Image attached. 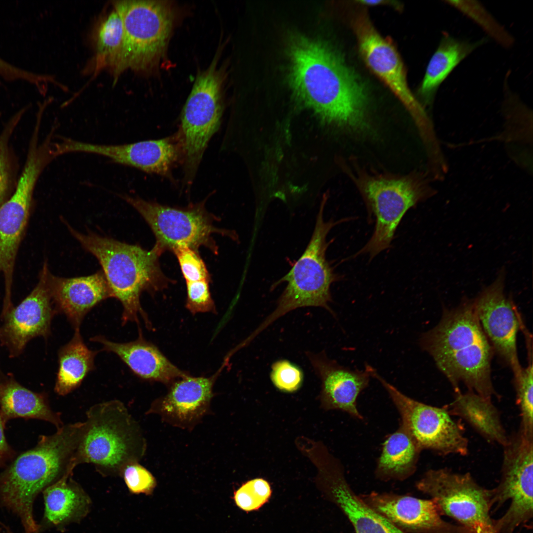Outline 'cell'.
I'll return each mask as SVG.
<instances>
[{"label":"cell","mask_w":533,"mask_h":533,"mask_svg":"<svg viewBox=\"0 0 533 533\" xmlns=\"http://www.w3.org/2000/svg\"><path fill=\"white\" fill-rule=\"evenodd\" d=\"M270 378L279 389L293 392L300 387L303 374L300 368L295 364L286 360H281L272 364Z\"/></svg>","instance_id":"obj_37"},{"label":"cell","mask_w":533,"mask_h":533,"mask_svg":"<svg viewBox=\"0 0 533 533\" xmlns=\"http://www.w3.org/2000/svg\"><path fill=\"white\" fill-rule=\"evenodd\" d=\"M76 465L93 464L103 476H120L128 464L139 462L146 442L138 422L118 400L99 403L86 412Z\"/></svg>","instance_id":"obj_5"},{"label":"cell","mask_w":533,"mask_h":533,"mask_svg":"<svg viewBox=\"0 0 533 533\" xmlns=\"http://www.w3.org/2000/svg\"><path fill=\"white\" fill-rule=\"evenodd\" d=\"M65 224L72 235L101 266L112 297L122 305V324L138 322L139 316L147 323L140 297L144 291H157L167 284L158 264L162 252L155 247L148 251L94 233H81Z\"/></svg>","instance_id":"obj_4"},{"label":"cell","mask_w":533,"mask_h":533,"mask_svg":"<svg viewBox=\"0 0 533 533\" xmlns=\"http://www.w3.org/2000/svg\"><path fill=\"white\" fill-rule=\"evenodd\" d=\"M359 496L405 533H471L460 525L443 520L431 499L375 491Z\"/></svg>","instance_id":"obj_18"},{"label":"cell","mask_w":533,"mask_h":533,"mask_svg":"<svg viewBox=\"0 0 533 533\" xmlns=\"http://www.w3.org/2000/svg\"><path fill=\"white\" fill-rule=\"evenodd\" d=\"M217 376L187 375L179 379L165 396L152 403L146 414H157L174 426L192 430L209 413Z\"/></svg>","instance_id":"obj_20"},{"label":"cell","mask_w":533,"mask_h":533,"mask_svg":"<svg viewBox=\"0 0 533 533\" xmlns=\"http://www.w3.org/2000/svg\"><path fill=\"white\" fill-rule=\"evenodd\" d=\"M370 376L377 380L388 393L398 411L401 425L422 450L441 455L468 454L469 442L464 429L445 407H437L417 401L402 393L372 367Z\"/></svg>","instance_id":"obj_12"},{"label":"cell","mask_w":533,"mask_h":533,"mask_svg":"<svg viewBox=\"0 0 533 533\" xmlns=\"http://www.w3.org/2000/svg\"><path fill=\"white\" fill-rule=\"evenodd\" d=\"M49 285L56 312L63 313L75 329L79 328L93 307L112 297L102 270L89 276L73 278L57 277L50 273Z\"/></svg>","instance_id":"obj_22"},{"label":"cell","mask_w":533,"mask_h":533,"mask_svg":"<svg viewBox=\"0 0 533 533\" xmlns=\"http://www.w3.org/2000/svg\"><path fill=\"white\" fill-rule=\"evenodd\" d=\"M125 33L120 16L114 8L102 20L96 35L94 72L108 69L115 79L124 71Z\"/></svg>","instance_id":"obj_30"},{"label":"cell","mask_w":533,"mask_h":533,"mask_svg":"<svg viewBox=\"0 0 533 533\" xmlns=\"http://www.w3.org/2000/svg\"><path fill=\"white\" fill-rule=\"evenodd\" d=\"M67 473L42 492L44 503V523L62 527L78 522L89 512L91 500L82 487Z\"/></svg>","instance_id":"obj_24"},{"label":"cell","mask_w":533,"mask_h":533,"mask_svg":"<svg viewBox=\"0 0 533 533\" xmlns=\"http://www.w3.org/2000/svg\"><path fill=\"white\" fill-rule=\"evenodd\" d=\"M90 341L100 343L103 351L115 354L141 379L169 383L187 376L141 336L134 341L123 343L109 341L102 336L93 337Z\"/></svg>","instance_id":"obj_23"},{"label":"cell","mask_w":533,"mask_h":533,"mask_svg":"<svg viewBox=\"0 0 533 533\" xmlns=\"http://www.w3.org/2000/svg\"><path fill=\"white\" fill-rule=\"evenodd\" d=\"M272 495L269 483L263 478L250 480L234 493L236 505L246 512L257 511L266 503Z\"/></svg>","instance_id":"obj_34"},{"label":"cell","mask_w":533,"mask_h":533,"mask_svg":"<svg viewBox=\"0 0 533 533\" xmlns=\"http://www.w3.org/2000/svg\"><path fill=\"white\" fill-rule=\"evenodd\" d=\"M287 52L289 84L301 104L327 124L368 130L367 87L340 51L324 40L293 34Z\"/></svg>","instance_id":"obj_1"},{"label":"cell","mask_w":533,"mask_h":533,"mask_svg":"<svg viewBox=\"0 0 533 533\" xmlns=\"http://www.w3.org/2000/svg\"><path fill=\"white\" fill-rule=\"evenodd\" d=\"M5 422L0 410V467L11 461L16 452L8 444L4 434Z\"/></svg>","instance_id":"obj_39"},{"label":"cell","mask_w":533,"mask_h":533,"mask_svg":"<svg viewBox=\"0 0 533 533\" xmlns=\"http://www.w3.org/2000/svg\"><path fill=\"white\" fill-rule=\"evenodd\" d=\"M121 477L131 494L150 495L156 486V480L152 474L139 462L127 465Z\"/></svg>","instance_id":"obj_36"},{"label":"cell","mask_w":533,"mask_h":533,"mask_svg":"<svg viewBox=\"0 0 533 533\" xmlns=\"http://www.w3.org/2000/svg\"><path fill=\"white\" fill-rule=\"evenodd\" d=\"M416 487L431 497L441 516L455 519L471 533H496L491 517L490 489L479 485L470 473L431 469Z\"/></svg>","instance_id":"obj_8"},{"label":"cell","mask_w":533,"mask_h":533,"mask_svg":"<svg viewBox=\"0 0 533 533\" xmlns=\"http://www.w3.org/2000/svg\"><path fill=\"white\" fill-rule=\"evenodd\" d=\"M187 283L186 307L193 314L213 311L215 309L209 286V281Z\"/></svg>","instance_id":"obj_38"},{"label":"cell","mask_w":533,"mask_h":533,"mask_svg":"<svg viewBox=\"0 0 533 533\" xmlns=\"http://www.w3.org/2000/svg\"><path fill=\"white\" fill-rule=\"evenodd\" d=\"M216 60L197 75L182 114L180 135L187 185L192 182L207 144L220 124L224 77Z\"/></svg>","instance_id":"obj_11"},{"label":"cell","mask_w":533,"mask_h":533,"mask_svg":"<svg viewBox=\"0 0 533 533\" xmlns=\"http://www.w3.org/2000/svg\"><path fill=\"white\" fill-rule=\"evenodd\" d=\"M6 376V375L2 372V370L0 368V380L4 379Z\"/></svg>","instance_id":"obj_42"},{"label":"cell","mask_w":533,"mask_h":533,"mask_svg":"<svg viewBox=\"0 0 533 533\" xmlns=\"http://www.w3.org/2000/svg\"><path fill=\"white\" fill-rule=\"evenodd\" d=\"M49 271L44 263L38 283L30 294L16 306L11 305L1 314L0 343L11 357L19 356L32 339H46L57 313L49 285Z\"/></svg>","instance_id":"obj_15"},{"label":"cell","mask_w":533,"mask_h":533,"mask_svg":"<svg viewBox=\"0 0 533 533\" xmlns=\"http://www.w3.org/2000/svg\"><path fill=\"white\" fill-rule=\"evenodd\" d=\"M2 533H13L7 527L2 531Z\"/></svg>","instance_id":"obj_41"},{"label":"cell","mask_w":533,"mask_h":533,"mask_svg":"<svg viewBox=\"0 0 533 533\" xmlns=\"http://www.w3.org/2000/svg\"><path fill=\"white\" fill-rule=\"evenodd\" d=\"M359 51L368 67L402 102L419 124L426 119L424 111L412 93L401 58L391 41L382 37L366 16L354 23Z\"/></svg>","instance_id":"obj_17"},{"label":"cell","mask_w":533,"mask_h":533,"mask_svg":"<svg viewBox=\"0 0 533 533\" xmlns=\"http://www.w3.org/2000/svg\"><path fill=\"white\" fill-rule=\"evenodd\" d=\"M84 423L64 424L52 435H40L34 448L0 473V507L20 518L25 533H38L40 529L33 515L38 494L76 466L75 457Z\"/></svg>","instance_id":"obj_2"},{"label":"cell","mask_w":533,"mask_h":533,"mask_svg":"<svg viewBox=\"0 0 533 533\" xmlns=\"http://www.w3.org/2000/svg\"><path fill=\"white\" fill-rule=\"evenodd\" d=\"M421 347L454 387L460 382L468 390L492 399L497 393L493 384L492 347L477 317L473 301L446 310L439 323L420 339Z\"/></svg>","instance_id":"obj_3"},{"label":"cell","mask_w":533,"mask_h":533,"mask_svg":"<svg viewBox=\"0 0 533 533\" xmlns=\"http://www.w3.org/2000/svg\"><path fill=\"white\" fill-rule=\"evenodd\" d=\"M0 410L6 423L11 419L23 418L47 421L57 429L64 425L61 414L50 406L46 394L29 390L12 375L0 380Z\"/></svg>","instance_id":"obj_26"},{"label":"cell","mask_w":533,"mask_h":533,"mask_svg":"<svg viewBox=\"0 0 533 533\" xmlns=\"http://www.w3.org/2000/svg\"><path fill=\"white\" fill-rule=\"evenodd\" d=\"M322 466L318 480L319 488L324 497L346 517L355 533H405L354 493L340 462L328 457L323 460Z\"/></svg>","instance_id":"obj_19"},{"label":"cell","mask_w":533,"mask_h":533,"mask_svg":"<svg viewBox=\"0 0 533 533\" xmlns=\"http://www.w3.org/2000/svg\"><path fill=\"white\" fill-rule=\"evenodd\" d=\"M26 109L23 108L13 116L0 134V206L9 198L15 184V163L9 141Z\"/></svg>","instance_id":"obj_31"},{"label":"cell","mask_w":533,"mask_h":533,"mask_svg":"<svg viewBox=\"0 0 533 533\" xmlns=\"http://www.w3.org/2000/svg\"><path fill=\"white\" fill-rule=\"evenodd\" d=\"M445 407L452 416L464 420L488 442L502 447L507 443L509 435L500 412L492 399L472 391L463 393L458 389L455 391L453 400Z\"/></svg>","instance_id":"obj_25"},{"label":"cell","mask_w":533,"mask_h":533,"mask_svg":"<svg viewBox=\"0 0 533 533\" xmlns=\"http://www.w3.org/2000/svg\"><path fill=\"white\" fill-rule=\"evenodd\" d=\"M485 41L475 42L455 38L443 34L438 47L427 66L419 92L426 103L434 98L441 84L465 57Z\"/></svg>","instance_id":"obj_28"},{"label":"cell","mask_w":533,"mask_h":533,"mask_svg":"<svg viewBox=\"0 0 533 533\" xmlns=\"http://www.w3.org/2000/svg\"><path fill=\"white\" fill-rule=\"evenodd\" d=\"M421 448L401 425L384 441L375 469L376 477L387 482L404 481L416 470Z\"/></svg>","instance_id":"obj_27"},{"label":"cell","mask_w":533,"mask_h":533,"mask_svg":"<svg viewBox=\"0 0 533 533\" xmlns=\"http://www.w3.org/2000/svg\"><path fill=\"white\" fill-rule=\"evenodd\" d=\"M358 2L361 4L370 6H375L379 5H390L393 6L395 7L399 8V4L396 3L394 1L384 0H358Z\"/></svg>","instance_id":"obj_40"},{"label":"cell","mask_w":533,"mask_h":533,"mask_svg":"<svg viewBox=\"0 0 533 533\" xmlns=\"http://www.w3.org/2000/svg\"><path fill=\"white\" fill-rule=\"evenodd\" d=\"M532 359L528 366L523 368L520 376L514 379L516 403L519 409L521 419L519 429L529 435H533V370Z\"/></svg>","instance_id":"obj_33"},{"label":"cell","mask_w":533,"mask_h":533,"mask_svg":"<svg viewBox=\"0 0 533 533\" xmlns=\"http://www.w3.org/2000/svg\"><path fill=\"white\" fill-rule=\"evenodd\" d=\"M186 282L209 280L206 266L196 251L188 247H180L173 250Z\"/></svg>","instance_id":"obj_35"},{"label":"cell","mask_w":533,"mask_h":533,"mask_svg":"<svg viewBox=\"0 0 533 533\" xmlns=\"http://www.w3.org/2000/svg\"><path fill=\"white\" fill-rule=\"evenodd\" d=\"M325 200L316 217L315 228L305 252L291 270L276 284L287 282L274 311L252 333L254 337L274 321L295 309L320 306L334 315L329 304L332 301L331 284L343 277L335 273L326 258L329 242L328 234L337 225L352 219L325 221L323 217Z\"/></svg>","instance_id":"obj_6"},{"label":"cell","mask_w":533,"mask_h":533,"mask_svg":"<svg viewBox=\"0 0 533 533\" xmlns=\"http://www.w3.org/2000/svg\"><path fill=\"white\" fill-rule=\"evenodd\" d=\"M98 351L90 349L84 343L79 328H75L72 339L58 351V370L54 391L66 395L77 388L86 376L95 369Z\"/></svg>","instance_id":"obj_29"},{"label":"cell","mask_w":533,"mask_h":533,"mask_svg":"<svg viewBox=\"0 0 533 533\" xmlns=\"http://www.w3.org/2000/svg\"><path fill=\"white\" fill-rule=\"evenodd\" d=\"M309 360L322 384V396L328 408L346 412L353 418L363 419L357 408L360 393L368 386L371 377L368 370H352L329 359L324 352H308Z\"/></svg>","instance_id":"obj_21"},{"label":"cell","mask_w":533,"mask_h":533,"mask_svg":"<svg viewBox=\"0 0 533 533\" xmlns=\"http://www.w3.org/2000/svg\"><path fill=\"white\" fill-rule=\"evenodd\" d=\"M360 189L365 199L368 218L375 219L370 239L354 257L367 254L372 260L382 251L391 247L396 230L411 208L431 196L432 192L423 183L410 178L368 176Z\"/></svg>","instance_id":"obj_7"},{"label":"cell","mask_w":533,"mask_h":533,"mask_svg":"<svg viewBox=\"0 0 533 533\" xmlns=\"http://www.w3.org/2000/svg\"><path fill=\"white\" fill-rule=\"evenodd\" d=\"M506 272L502 268L495 280L473 300L481 327L494 351L510 367L514 379L521 375L517 335L521 318L513 301L504 292Z\"/></svg>","instance_id":"obj_14"},{"label":"cell","mask_w":533,"mask_h":533,"mask_svg":"<svg viewBox=\"0 0 533 533\" xmlns=\"http://www.w3.org/2000/svg\"><path fill=\"white\" fill-rule=\"evenodd\" d=\"M60 148L63 154L72 152L94 154L118 164L169 177L181 153L184 154L180 134L159 140L119 145L92 144L64 137Z\"/></svg>","instance_id":"obj_16"},{"label":"cell","mask_w":533,"mask_h":533,"mask_svg":"<svg viewBox=\"0 0 533 533\" xmlns=\"http://www.w3.org/2000/svg\"><path fill=\"white\" fill-rule=\"evenodd\" d=\"M125 33V70L146 71L157 65L166 50L172 27L170 4L157 0L113 1Z\"/></svg>","instance_id":"obj_10"},{"label":"cell","mask_w":533,"mask_h":533,"mask_svg":"<svg viewBox=\"0 0 533 533\" xmlns=\"http://www.w3.org/2000/svg\"><path fill=\"white\" fill-rule=\"evenodd\" d=\"M447 2L477 23L492 38L504 46L511 45V36L482 5L475 1L449 0Z\"/></svg>","instance_id":"obj_32"},{"label":"cell","mask_w":533,"mask_h":533,"mask_svg":"<svg viewBox=\"0 0 533 533\" xmlns=\"http://www.w3.org/2000/svg\"><path fill=\"white\" fill-rule=\"evenodd\" d=\"M136 209L151 227L156 239L154 246L161 252L188 247L196 251L204 246L217 252L211 235L225 233L217 228L213 217L201 203L182 209L171 207L140 197L121 195Z\"/></svg>","instance_id":"obj_13"},{"label":"cell","mask_w":533,"mask_h":533,"mask_svg":"<svg viewBox=\"0 0 533 533\" xmlns=\"http://www.w3.org/2000/svg\"><path fill=\"white\" fill-rule=\"evenodd\" d=\"M503 448L501 477L497 486L490 489V505L493 512L509 500L508 509L495 520V526L500 533H514L533 516V435L519 429L509 435Z\"/></svg>","instance_id":"obj_9"}]
</instances>
